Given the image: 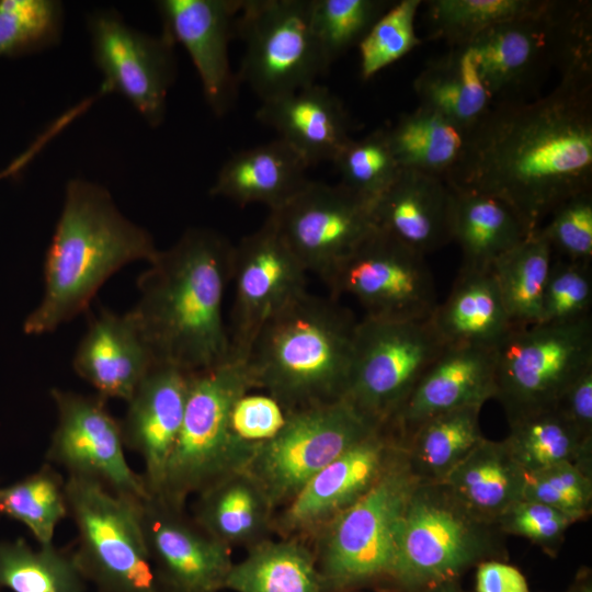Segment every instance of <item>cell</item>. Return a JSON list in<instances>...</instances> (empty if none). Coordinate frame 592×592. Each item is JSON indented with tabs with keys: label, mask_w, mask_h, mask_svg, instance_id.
I'll return each instance as SVG.
<instances>
[{
	"label": "cell",
	"mask_w": 592,
	"mask_h": 592,
	"mask_svg": "<svg viewBox=\"0 0 592 592\" xmlns=\"http://www.w3.org/2000/svg\"><path fill=\"white\" fill-rule=\"evenodd\" d=\"M444 181L502 200L535 232L563 201L592 191V75L560 77L533 101L492 104Z\"/></svg>",
	"instance_id": "obj_1"
},
{
	"label": "cell",
	"mask_w": 592,
	"mask_h": 592,
	"mask_svg": "<svg viewBox=\"0 0 592 592\" xmlns=\"http://www.w3.org/2000/svg\"><path fill=\"white\" fill-rule=\"evenodd\" d=\"M234 247L220 234L191 228L158 250L137 280L139 297L128 310L156 363L194 373L231 355L223 300Z\"/></svg>",
	"instance_id": "obj_2"
},
{
	"label": "cell",
	"mask_w": 592,
	"mask_h": 592,
	"mask_svg": "<svg viewBox=\"0 0 592 592\" xmlns=\"http://www.w3.org/2000/svg\"><path fill=\"white\" fill-rule=\"evenodd\" d=\"M151 235L127 219L103 186L67 183L61 213L44 261V294L24 319L27 335L56 330L86 311L100 287L135 261L151 262Z\"/></svg>",
	"instance_id": "obj_3"
},
{
	"label": "cell",
	"mask_w": 592,
	"mask_h": 592,
	"mask_svg": "<svg viewBox=\"0 0 592 592\" xmlns=\"http://www.w3.org/2000/svg\"><path fill=\"white\" fill-rule=\"evenodd\" d=\"M355 326L348 310L305 292L255 335L246 357L255 388L288 411L342 399Z\"/></svg>",
	"instance_id": "obj_4"
},
{
	"label": "cell",
	"mask_w": 592,
	"mask_h": 592,
	"mask_svg": "<svg viewBox=\"0 0 592 592\" xmlns=\"http://www.w3.org/2000/svg\"><path fill=\"white\" fill-rule=\"evenodd\" d=\"M467 46L492 104L527 101L554 68L560 77L592 73L591 1L538 0Z\"/></svg>",
	"instance_id": "obj_5"
},
{
	"label": "cell",
	"mask_w": 592,
	"mask_h": 592,
	"mask_svg": "<svg viewBox=\"0 0 592 592\" xmlns=\"http://www.w3.org/2000/svg\"><path fill=\"white\" fill-rule=\"evenodd\" d=\"M498 525L473 516L443 482L419 481L400 517L383 592H425L500 556Z\"/></svg>",
	"instance_id": "obj_6"
},
{
	"label": "cell",
	"mask_w": 592,
	"mask_h": 592,
	"mask_svg": "<svg viewBox=\"0 0 592 592\" xmlns=\"http://www.w3.org/2000/svg\"><path fill=\"white\" fill-rule=\"evenodd\" d=\"M419 481L401 446L378 481L310 537L321 592L384 583L391 569L400 517Z\"/></svg>",
	"instance_id": "obj_7"
},
{
	"label": "cell",
	"mask_w": 592,
	"mask_h": 592,
	"mask_svg": "<svg viewBox=\"0 0 592 592\" xmlns=\"http://www.w3.org/2000/svg\"><path fill=\"white\" fill-rule=\"evenodd\" d=\"M257 389L246 360L225 362L191 374L184 415L159 496L185 506L191 496L238 469H244L229 433V413L242 394Z\"/></svg>",
	"instance_id": "obj_8"
},
{
	"label": "cell",
	"mask_w": 592,
	"mask_h": 592,
	"mask_svg": "<svg viewBox=\"0 0 592 592\" xmlns=\"http://www.w3.org/2000/svg\"><path fill=\"white\" fill-rule=\"evenodd\" d=\"M66 491L77 530L73 554L88 584L96 592H164L145 543L139 501L83 477L67 476Z\"/></svg>",
	"instance_id": "obj_9"
},
{
	"label": "cell",
	"mask_w": 592,
	"mask_h": 592,
	"mask_svg": "<svg viewBox=\"0 0 592 592\" xmlns=\"http://www.w3.org/2000/svg\"><path fill=\"white\" fill-rule=\"evenodd\" d=\"M445 345L430 317L366 316L355 326L342 399L372 424L386 426Z\"/></svg>",
	"instance_id": "obj_10"
},
{
	"label": "cell",
	"mask_w": 592,
	"mask_h": 592,
	"mask_svg": "<svg viewBox=\"0 0 592 592\" xmlns=\"http://www.w3.org/2000/svg\"><path fill=\"white\" fill-rule=\"evenodd\" d=\"M592 366L591 317L570 323L515 327L496 346V395L508 421L554 409Z\"/></svg>",
	"instance_id": "obj_11"
},
{
	"label": "cell",
	"mask_w": 592,
	"mask_h": 592,
	"mask_svg": "<svg viewBox=\"0 0 592 592\" xmlns=\"http://www.w3.org/2000/svg\"><path fill=\"white\" fill-rule=\"evenodd\" d=\"M311 0H242L234 30L244 43L238 81L261 102L316 83L327 67L310 23Z\"/></svg>",
	"instance_id": "obj_12"
},
{
	"label": "cell",
	"mask_w": 592,
	"mask_h": 592,
	"mask_svg": "<svg viewBox=\"0 0 592 592\" xmlns=\"http://www.w3.org/2000/svg\"><path fill=\"white\" fill-rule=\"evenodd\" d=\"M378 429L344 399L293 410L244 469L277 510L317 473Z\"/></svg>",
	"instance_id": "obj_13"
},
{
	"label": "cell",
	"mask_w": 592,
	"mask_h": 592,
	"mask_svg": "<svg viewBox=\"0 0 592 592\" xmlns=\"http://www.w3.org/2000/svg\"><path fill=\"white\" fill-rule=\"evenodd\" d=\"M325 283L334 296L355 298L369 317L425 319L439 304L424 255L377 227Z\"/></svg>",
	"instance_id": "obj_14"
},
{
	"label": "cell",
	"mask_w": 592,
	"mask_h": 592,
	"mask_svg": "<svg viewBox=\"0 0 592 592\" xmlns=\"http://www.w3.org/2000/svg\"><path fill=\"white\" fill-rule=\"evenodd\" d=\"M50 397L57 423L47 452V463L67 476L96 480L115 493L133 500L149 497L141 474L125 457L119 420L100 396H86L53 388Z\"/></svg>",
	"instance_id": "obj_15"
},
{
	"label": "cell",
	"mask_w": 592,
	"mask_h": 592,
	"mask_svg": "<svg viewBox=\"0 0 592 592\" xmlns=\"http://www.w3.org/2000/svg\"><path fill=\"white\" fill-rule=\"evenodd\" d=\"M269 216L305 270L323 282L376 229L372 205L340 183L309 180Z\"/></svg>",
	"instance_id": "obj_16"
},
{
	"label": "cell",
	"mask_w": 592,
	"mask_h": 592,
	"mask_svg": "<svg viewBox=\"0 0 592 592\" xmlns=\"http://www.w3.org/2000/svg\"><path fill=\"white\" fill-rule=\"evenodd\" d=\"M306 273L270 216L234 247L231 355L246 360L262 326L307 292Z\"/></svg>",
	"instance_id": "obj_17"
},
{
	"label": "cell",
	"mask_w": 592,
	"mask_h": 592,
	"mask_svg": "<svg viewBox=\"0 0 592 592\" xmlns=\"http://www.w3.org/2000/svg\"><path fill=\"white\" fill-rule=\"evenodd\" d=\"M92 52L104 77L103 91L125 96L141 116L158 126L175 75L174 43L128 26L118 13L99 11L88 20Z\"/></svg>",
	"instance_id": "obj_18"
},
{
	"label": "cell",
	"mask_w": 592,
	"mask_h": 592,
	"mask_svg": "<svg viewBox=\"0 0 592 592\" xmlns=\"http://www.w3.org/2000/svg\"><path fill=\"white\" fill-rule=\"evenodd\" d=\"M401 446L387 428L357 442L317 473L275 513L273 532L281 538H310L378 481Z\"/></svg>",
	"instance_id": "obj_19"
},
{
	"label": "cell",
	"mask_w": 592,
	"mask_h": 592,
	"mask_svg": "<svg viewBox=\"0 0 592 592\" xmlns=\"http://www.w3.org/2000/svg\"><path fill=\"white\" fill-rule=\"evenodd\" d=\"M139 521L164 592H220L234 565L231 548L173 505L149 496L138 502Z\"/></svg>",
	"instance_id": "obj_20"
},
{
	"label": "cell",
	"mask_w": 592,
	"mask_h": 592,
	"mask_svg": "<svg viewBox=\"0 0 592 592\" xmlns=\"http://www.w3.org/2000/svg\"><path fill=\"white\" fill-rule=\"evenodd\" d=\"M242 0H161L157 8L163 32L187 52L212 111L224 115L232 106L238 78L231 71L228 44Z\"/></svg>",
	"instance_id": "obj_21"
},
{
	"label": "cell",
	"mask_w": 592,
	"mask_h": 592,
	"mask_svg": "<svg viewBox=\"0 0 592 592\" xmlns=\"http://www.w3.org/2000/svg\"><path fill=\"white\" fill-rule=\"evenodd\" d=\"M190 372L155 363L141 379L119 420L125 448L143 460V479L149 496H159L167 465L182 424Z\"/></svg>",
	"instance_id": "obj_22"
},
{
	"label": "cell",
	"mask_w": 592,
	"mask_h": 592,
	"mask_svg": "<svg viewBox=\"0 0 592 592\" xmlns=\"http://www.w3.org/2000/svg\"><path fill=\"white\" fill-rule=\"evenodd\" d=\"M496 348L447 344L386 425L405 446L425 420L451 410L480 406L496 395Z\"/></svg>",
	"instance_id": "obj_23"
},
{
	"label": "cell",
	"mask_w": 592,
	"mask_h": 592,
	"mask_svg": "<svg viewBox=\"0 0 592 592\" xmlns=\"http://www.w3.org/2000/svg\"><path fill=\"white\" fill-rule=\"evenodd\" d=\"M155 363L129 312L102 309L80 340L72 367L104 400L126 402Z\"/></svg>",
	"instance_id": "obj_24"
},
{
	"label": "cell",
	"mask_w": 592,
	"mask_h": 592,
	"mask_svg": "<svg viewBox=\"0 0 592 592\" xmlns=\"http://www.w3.org/2000/svg\"><path fill=\"white\" fill-rule=\"evenodd\" d=\"M452 189L437 177L401 170L372 205L376 227L422 254L452 241Z\"/></svg>",
	"instance_id": "obj_25"
},
{
	"label": "cell",
	"mask_w": 592,
	"mask_h": 592,
	"mask_svg": "<svg viewBox=\"0 0 592 592\" xmlns=\"http://www.w3.org/2000/svg\"><path fill=\"white\" fill-rule=\"evenodd\" d=\"M257 118L276 130L278 138L308 167L332 162L352 138L350 117L342 101L317 83L261 102Z\"/></svg>",
	"instance_id": "obj_26"
},
{
	"label": "cell",
	"mask_w": 592,
	"mask_h": 592,
	"mask_svg": "<svg viewBox=\"0 0 592 592\" xmlns=\"http://www.w3.org/2000/svg\"><path fill=\"white\" fill-rule=\"evenodd\" d=\"M308 164L277 138L232 155L220 168L210 195L246 206L260 203L274 212L309 182Z\"/></svg>",
	"instance_id": "obj_27"
},
{
	"label": "cell",
	"mask_w": 592,
	"mask_h": 592,
	"mask_svg": "<svg viewBox=\"0 0 592 592\" xmlns=\"http://www.w3.org/2000/svg\"><path fill=\"white\" fill-rule=\"evenodd\" d=\"M276 508L247 469L218 478L197 494L192 517L218 542L247 548L269 538Z\"/></svg>",
	"instance_id": "obj_28"
},
{
	"label": "cell",
	"mask_w": 592,
	"mask_h": 592,
	"mask_svg": "<svg viewBox=\"0 0 592 592\" xmlns=\"http://www.w3.org/2000/svg\"><path fill=\"white\" fill-rule=\"evenodd\" d=\"M447 344L496 348L515 328L490 270L462 267L447 298L430 316Z\"/></svg>",
	"instance_id": "obj_29"
},
{
	"label": "cell",
	"mask_w": 592,
	"mask_h": 592,
	"mask_svg": "<svg viewBox=\"0 0 592 592\" xmlns=\"http://www.w3.org/2000/svg\"><path fill=\"white\" fill-rule=\"evenodd\" d=\"M526 473L504 441L483 439L445 478L453 497L476 519L498 523L524 499Z\"/></svg>",
	"instance_id": "obj_30"
},
{
	"label": "cell",
	"mask_w": 592,
	"mask_h": 592,
	"mask_svg": "<svg viewBox=\"0 0 592 592\" xmlns=\"http://www.w3.org/2000/svg\"><path fill=\"white\" fill-rule=\"evenodd\" d=\"M451 239L462 251V267L490 270L528 235L515 210L502 200L452 189Z\"/></svg>",
	"instance_id": "obj_31"
},
{
	"label": "cell",
	"mask_w": 592,
	"mask_h": 592,
	"mask_svg": "<svg viewBox=\"0 0 592 592\" xmlns=\"http://www.w3.org/2000/svg\"><path fill=\"white\" fill-rule=\"evenodd\" d=\"M419 105L433 110L465 134L488 113L492 100L468 46L431 59L413 81Z\"/></svg>",
	"instance_id": "obj_32"
},
{
	"label": "cell",
	"mask_w": 592,
	"mask_h": 592,
	"mask_svg": "<svg viewBox=\"0 0 592 592\" xmlns=\"http://www.w3.org/2000/svg\"><path fill=\"white\" fill-rule=\"evenodd\" d=\"M225 589L234 592H321L312 549L305 539L265 538L234 563Z\"/></svg>",
	"instance_id": "obj_33"
},
{
	"label": "cell",
	"mask_w": 592,
	"mask_h": 592,
	"mask_svg": "<svg viewBox=\"0 0 592 592\" xmlns=\"http://www.w3.org/2000/svg\"><path fill=\"white\" fill-rule=\"evenodd\" d=\"M480 406L434 415L422 422L405 443L413 474L421 482H443L449 473L485 439Z\"/></svg>",
	"instance_id": "obj_34"
},
{
	"label": "cell",
	"mask_w": 592,
	"mask_h": 592,
	"mask_svg": "<svg viewBox=\"0 0 592 592\" xmlns=\"http://www.w3.org/2000/svg\"><path fill=\"white\" fill-rule=\"evenodd\" d=\"M509 424L510 433L503 441L526 474L566 462L592 473V437L556 409L531 413Z\"/></svg>",
	"instance_id": "obj_35"
},
{
	"label": "cell",
	"mask_w": 592,
	"mask_h": 592,
	"mask_svg": "<svg viewBox=\"0 0 592 592\" xmlns=\"http://www.w3.org/2000/svg\"><path fill=\"white\" fill-rule=\"evenodd\" d=\"M387 129L392 153L402 170L445 179L458 160L466 134L437 112L418 105Z\"/></svg>",
	"instance_id": "obj_36"
},
{
	"label": "cell",
	"mask_w": 592,
	"mask_h": 592,
	"mask_svg": "<svg viewBox=\"0 0 592 592\" xmlns=\"http://www.w3.org/2000/svg\"><path fill=\"white\" fill-rule=\"evenodd\" d=\"M554 258L548 241L537 229L492 264L491 272L514 327L542 322L543 296Z\"/></svg>",
	"instance_id": "obj_37"
},
{
	"label": "cell",
	"mask_w": 592,
	"mask_h": 592,
	"mask_svg": "<svg viewBox=\"0 0 592 592\" xmlns=\"http://www.w3.org/2000/svg\"><path fill=\"white\" fill-rule=\"evenodd\" d=\"M0 587L12 592H87L73 550L54 543L33 548L24 539L0 542Z\"/></svg>",
	"instance_id": "obj_38"
},
{
	"label": "cell",
	"mask_w": 592,
	"mask_h": 592,
	"mask_svg": "<svg viewBox=\"0 0 592 592\" xmlns=\"http://www.w3.org/2000/svg\"><path fill=\"white\" fill-rule=\"evenodd\" d=\"M0 514L22 523L39 545L54 543L58 524L69 515L66 478L46 463L27 477L0 488Z\"/></svg>",
	"instance_id": "obj_39"
},
{
	"label": "cell",
	"mask_w": 592,
	"mask_h": 592,
	"mask_svg": "<svg viewBox=\"0 0 592 592\" xmlns=\"http://www.w3.org/2000/svg\"><path fill=\"white\" fill-rule=\"evenodd\" d=\"M429 36L451 47L467 46L485 31L533 10L538 0L426 1Z\"/></svg>",
	"instance_id": "obj_40"
},
{
	"label": "cell",
	"mask_w": 592,
	"mask_h": 592,
	"mask_svg": "<svg viewBox=\"0 0 592 592\" xmlns=\"http://www.w3.org/2000/svg\"><path fill=\"white\" fill-rule=\"evenodd\" d=\"M391 0H311L310 23L322 58L329 68L358 46Z\"/></svg>",
	"instance_id": "obj_41"
},
{
	"label": "cell",
	"mask_w": 592,
	"mask_h": 592,
	"mask_svg": "<svg viewBox=\"0 0 592 592\" xmlns=\"http://www.w3.org/2000/svg\"><path fill=\"white\" fill-rule=\"evenodd\" d=\"M340 184L373 205L401 172L389 145L387 129L351 138L332 161Z\"/></svg>",
	"instance_id": "obj_42"
},
{
	"label": "cell",
	"mask_w": 592,
	"mask_h": 592,
	"mask_svg": "<svg viewBox=\"0 0 592 592\" xmlns=\"http://www.w3.org/2000/svg\"><path fill=\"white\" fill-rule=\"evenodd\" d=\"M61 4L53 0H0V58L46 48L61 32Z\"/></svg>",
	"instance_id": "obj_43"
},
{
	"label": "cell",
	"mask_w": 592,
	"mask_h": 592,
	"mask_svg": "<svg viewBox=\"0 0 592 592\" xmlns=\"http://www.w3.org/2000/svg\"><path fill=\"white\" fill-rule=\"evenodd\" d=\"M421 0H400L377 20L358 44L360 71L368 80L417 47L415 18Z\"/></svg>",
	"instance_id": "obj_44"
},
{
	"label": "cell",
	"mask_w": 592,
	"mask_h": 592,
	"mask_svg": "<svg viewBox=\"0 0 592 592\" xmlns=\"http://www.w3.org/2000/svg\"><path fill=\"white\" fill-rule=\"evenodd\" d=\"M524 499L549 505L573 523L592 509V473L572 463H559L526 474Z\"/></svg>",
	"instance_id": "obj_45"
},
{
	"label": "cell",
	"mask_w": 592,
	"mask_h": 592,
	"mask_svg": "<svg viewBox=\"0 0 592 592\" xmlns=\"http://www.w3.org/2000/svg\"><path fill=\"white\" fill-rule=\"evenodd\" d=\"M288 413L276 398L265 391L250 390L237 398L229 413V433L244 468L259 448L280 432Z\"/></svg>",
	"instance_id": "obj_46"
},
{
	"label": "cell",
	"mask_w": 592,
	"mask_h": 592,
	"mask_svg": "<svg viewBox=\"0 0 592 592\" xmlns=\"http://www.w3.org/2000/svg\"><path fill=\"white\" fill-rule=\"evenodd\" d=\"M591 264L554 258L544 291L540 323L585 319L591 317Z\"/></svg>",
	"instance_id": "obj_47"
},
{
	"label": "cell",
	"mask_w": 592,
	"mask_h": 592,
	"mask_svg": "<svg viewBox=\"0 0 592 592\" xmlns=\"http://www.w3.org/2000/svg\"><path fill=\"white\" fill-rule=\"evenodd\" d=\"M538 228L554 255L580 263L592 260V191L579 193L559 204Z\"/></svg>",
	"instance_id": "obj_48"
},
{
	"label": "cell",
	"mask_w": 592,
	"mask_h": 592,
	"mask_svg": "<svg viewBox=\"0 0 592 592\" xmlns=\"http://www.w3.org/2000/svg\"><path fill=\"white\" fill-rule=\"evenodd\" d=\"M571 524L573 522L558 510L525 499L509 508L497 523L502 533L525 537L551 554Z\"/></svg>",
	"instance_id": "obj_49"
},
{
	"label": "cell",
	"mask_w": 592,
	"mask_h": 592,
	"mask_svg": "<svg viewBox=\"0 0 592 592\" xmlns=\"http://www.w3.org/2000/svg\"><path fill=\"white\" fill-rule=\"evenodd\" d=\"M554 409L582 434L592 437V366L570 383Z\"/></svg>",
	"instance_id": "obj_50"
},
{
	"label": "cell",
	"mask_w": 592,
	"mask_h": 592,
	"mask_svg": "<svg viewBox=\"0 0 592 592\" xmlns=\"http://www.w3.org/2000/svg\"><path fill=\"white\" fill-rule=\"evenodd\" d=\"M476 592H530L522 572L505 562L486 560L477 565Z\"/></svg>",
	"instance_id": "obj_51"
},
{
	"label": "cell",
	"mask_w": 592,
	"mask_h": 592,
	"mask_svg": "<svg viewBox=\"0 0 592 592\" xmlns=\"http://www.w3.org/2000/svg\"><path fill=\"white\" fill-rule=\"evenodd\" d=\"M33 156L30 151L24 152L21 157L14 160L5 170L0 173V180L12 175L19 171Z\"/></svg>",
	"instance_id": "obj_52"
},
{
	"label": "cell",
	"mask_w": 592,
	"mask_h": 592,
	"mask_svg": "<svg viewBox=\"0 0 592 592\" xmlns=\"http://www.w3.org/2000/svg\"><path fill=\"white\" fill-rule=\"evenodd\" d=\"M425 592H465L462 590L457 580L446 581L435 587L430 588Z\"/></svg>",
	"instance_id": "obj_53"
},
{
	"label": "cell",
	"mask_w": 592,
	"mask_h": 592,
	"mask_svg": "<svg viewBox=\"0 0 592 592\" xmlns=\"http://www.w3.org/2000/svg\"><path fill=\"white\" fill-rule=\"evenodd\" d=\"M570 592H592V584L590 579L585 577L583 580H578L577 584Z\"/></svg>",
	"instance_id": "obj_54"
}]
</instances>
